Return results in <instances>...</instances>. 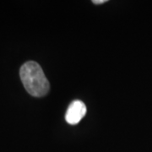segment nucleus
<instances>
[{
    "instance_id": "obj_1",
    "label": "nucleus",
    "mask_w": 152,
    "mask_h": 152,
    "mask_svg": "<svg viewBox=\"0 0 152 152\" xmlns=\"http://www.w3.org/2000/svg\"><path fill=\"white\" fill-rule=\"evenodd\" d=\"M20 76L25 89L32 96L42 97L48 93L49 82L37 62L25 63L20 69Z\"/></svg>"
},
{
    "instance_id": "obj_2",
    "label": "nucleus",
    "mask_w": 152,
    "mask_h": 152,
    "mask_svg": "<svg viewBox=\"0 0 152 152\" xmlns=\"http://www.w3.org/2000/svg\"><path fill=\"white\" fill-rule=\"evenodd\" d=\"M86 113V107L85 103L80 100H75L68 107L65 114L66 122L71 125L77 124L85 117Z\"/></svg>"
},
{
    "instance_id": "obj_3",
    "label": "nucleus",
    "mask_w": 152,
    "mask_h": 152,
    "mask_svg": "<svg viewBox=\"0 0 152 152\" xmlns=\"http://www.w3.org/2000/svg\"><path fill=\"white\" fill-rule=\"evenodd\" d=\"M106 2H107V0H93L92 1V3L95 4H102Z\"/></svg>"
}]
</instances>
